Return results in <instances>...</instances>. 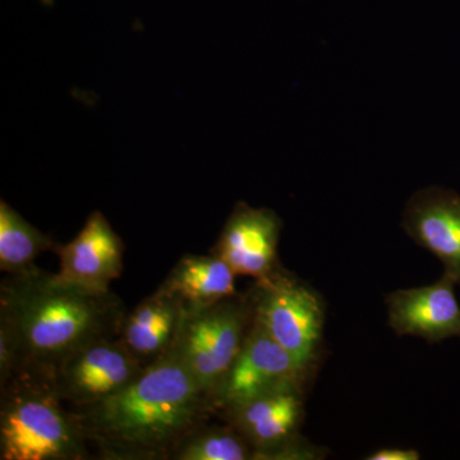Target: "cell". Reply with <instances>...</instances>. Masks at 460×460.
Segmentation results:
<instances>
[{"label": "cell", "mask_w": 460, "mask_h": 460, "mask_svg": "<svg viewBox=\"0 0 460 460\" xmlns=\"http://www.w3.org/2000/svg\"><path fill=\"white\" fill-rule=\"evenodd\" d=\"M126 314L111 289L68 283L36 265L0 283V332L13 345L16 372L50 375L84 345L118 338Z\"/></svg>", "instance_id": "6da1fadb"}, {"label": "cell", "mask_w": 460, "mask_h": 460, "mask_svg": "<svg viewBox=\"0 0 460 460\" xmlns=\"http://www.w3.org/2000/svg\"><path fill=\"white\" fill-rule=\"evenodd\" d=\"M75 413L102 459L171 460L214 411L172 348L122 390Z\"/></svg>", "instance_id": "7a4b0ae2"}, {"label": "cell", "mask_w": 460, "mask_h": 460, "mask_svg": "<svg viewBox=\"0 0 460 460\" xmlns=\"http://www.w3.org/2000/svg\"><path fill=\"white\" fill-rule=\"evenodd\" d=\"M63 402L49 374L18 371L0 386V459H90L80 417Z\"/></svg>", "instance_id": "3957f363"}, {"label": "cell", "mask_w": 460, "mask_h": 460, "mask_svg": "<svg viewBox=\"0 0 460 460\" xmlns=\"http://www.w3.org/2000/svg\"><path fill=\"white\" fill-rule=\"evenodd\" d=\"M255 319L251 290L184 313L174 349L210 402L241 352ZM214 411V408H213Z\"/></svg>", "instance_id": "277c9868"}, {"label": "cell", "mask_w": 460, "mask_h": 460, "mask_svg": "<svg viewBox=\"0 0 460 460\" xmlns=\"http://www.w3.org/2000/svg\"><path fill=\"white\" fill-rule=\"evenodd\" d=\"M255 316L308 377L319 365L325 329V304L319 293L284 270L251 288Z\"/></svg>", "instance_id": "5b68a950"}, {"label": "cell", "mask_w": 460, "mask_h": 460, "mask_svg": "<svg viewBox=\"0 0 460 460\" xmlns=\"http://www.w3.org/2000/svg\"><path fill=\"white\" fill-rule=\"evenodd\" d=\"M145 366L118 338L84 345L51 372L57 394L74 407H90L128 385Z\"/></svg>", "instance_id": "8992f818"}, {"label": "cell", "mask_w": 460, "mask_h": 460, "mask_svg": "<svg viewBox=\"0 0 460 460\" xmlns=\"http://www.w3.org/2000/svg\"><path fill=\"white\" fill-rule=\"evenodd\" d=\"M308 380L310 377L296 359L269 334L255 316L241 352L215 396L214 413L232 410L287 384L307 385Z\"/></svg>", "instance_id": "52a82bcc"}, {"label": "cell", "mask_w": 460, "mask_h": 460, "mask_svg": "<svg viewBox=\"0 0 460 460\" xmlns=\"http://www.w3.org/2000/svg\"><path fill=\"white\" fill-rule=\"evenodd\" d=\"M304 384H287L257 395L220 416L251 445L255 460H279L289 445L302 438Z\"/></svg>", "instance_id": "ba28073f"}, {"label": "cell", "mask_w": 460, "mask_h": 460, "mask_svg": "<svg viewBox=\"0 0 460 460\" xmlns=\"http://www.w3.org/2000/svg\"><path fill=\"white\" fill-rule=\"evenodd\" d=\"M283 222L270 208L238 202L211 253L228 263L235 275L265 281L286 270L278 256Z\"/></svg>", "instance_id": "9c48e42d"}, {"label": "cell", "mask_w": 460, "mask_h": 460, "mask_svg": "<svg viewBox=\"0 0 460 460\" xmlns=\"http://www.w3.org/2000/svg\"><path fill=\"white\" fill-rule=\"evenodd\" d=\"M408 237L438 257L444 275L460 284V195L432 186L413 193L402 213Z\"/></svg>", "instance_id": "30bf717a"}, {"label": "cell", "mask_w": 460, "mask_h": 460, "mask_svg": "<svg viewBox=\"0 0 460 460\" xmlns=\"http://www.w3.org/2000/svg\"><path fill=\"white\" fill-rule=\"evenodd\" d=\"M456 283L443 274L429 286L399 289L385 296L387 321L396 335L440 343L460 337V305Z\"/></svg>", "instance_id": "8fae6325"}, {"label": "cell", "mask_w": 460, "mask_h": 460, "mask_svg": "<svg viewBox=\"0 0 460 460\" xmlns=\"http://www.w3.org/2000/svg\"><path fill=\"white\" fill-rule=\"evenodd\" d=\"M60 279L96 290L111 289L123 270L124 244L107 217L93 211L69 243L57 244Z\"/></svg>", "instance_id": "7c38bea8"}, {"label": "cell", "mask_w": 460, "mask_h": 460, "mask_svg": "<svg viewBox=\"0 0 460 460\" xmlns=\"http://www.w3.org/2000/svg\"><path fill=\"white\" fill-rule=\"evenodd\" d=\"M184 313L183 302L159 287L126 314L118 339L142 365H150L174 347Z\"/></svg>", "instance_id": "4fadbf2b"}, {"label": "cell", "mask_w": 460, "mask_h": 460, "mask_svg": "<svg viewBox=\"0 0 460 460\" xmlns=\"http://www.w3.org/2000/svg\"><path fill=\"white\" fill-rule=\"evenodd\" d=\"M235 277L228 263L214 253L184 255L160 288L177 296L187 310H192L235 295Z\"/></svg>", "instance_id": "5bb4252c"}, {"label": "cell", "mask_w": 460, "mask_h": 460, "mask_svg": "<svg viewBox=\"0 0 460 460\" xmlns=\"http://www.w3.org/2000/svg\"><path fill=\"white\" fill-rule=\"evenodd\" d=\"M56 242L31 224L26 222L14 208L0 201V270L20 274L35 266L36 257L53 251Z\"/></svg>", "instance_id": "9a60e30c"}, {"label": "cell", "mask_w": 460, "mask_h": 460, "mask_svg": "<svg viewBox=\"0 0 460 460\" xmlns=\"http://www.w3.org/2000/svg\"><path fill=\"white\" fill-rule=\"evenodd\" d=\"M171 460H255V454L244 436L230 423H204L181 441Z\"/></svg>", "instance_id": "2e32d148"}, {"label": "cell", "mask_w": 460, "mask_h": 460, "mask_svg": "<svg viewBox=\"0 0 460 460\" xmlns=\"http://www.w3.org/2000/svg\"><path fill=\"white\" fill-rule=\"evenodd\" d=\"M420 453L411 449H380L366 456V460H419Z\"/></svg>", "instance_id": "e0dca14e"}]
</instances>
